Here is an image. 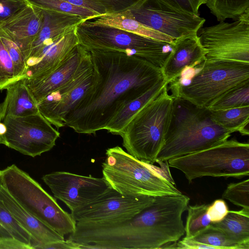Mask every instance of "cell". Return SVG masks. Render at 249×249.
<instances>
[{
    "label": "cell",
    "instance_id": "1",
    "mask_svg": "<svg viewBox=\"0 0 249 249\" xmlns=\"http://www.w3.org/2000/svg\"><path fill=\"white\" fill-rule=\"evenodd\" d=\"M94 80L89 90L67 114L65 126L82 134L105 127L126 104L164 79L160 67L124 53L91 50Z\"/></svg>",
    "mask_w": 249,
    "mask_h": 249
},
{
    "label": "cell",
    "instance_id": "2",
    "mask_svg": "<svg viewBox=\"0 0 249 249\" xmlns=\"http://www.w3.org/2000/svg\"><path fill=\"white\" fill-rule=\"evenodd\" d=\"M174 98L169 127L156 160L168 161L210 148L226 141L233 133L216 124L207 108Z\"/></svg>",
    "mask_w": 249,
    "mask_h": 249
},
{
    "label": "cell",
    "instance_id": "3",
    "mask_svg": "<svg viewBox=\"0 0 249 249\" xmlns=\"http://www.w3.org/2000/svg\"><path fill=\"white\" fill-rule=\"evenodd\" d=\"M174 99L166 85L134 116L120 135L127 153L144 162H156L170 124Z\"/></svg>",
    "mask_w": 249,
    "mask_h": 249
},
{
    "label": "cell",
    "instance_id": "4",
    "mask_svg": "<svg viewBox=\"0 0 249 249\" xmlns=\"http://www.w3.org/2000/svg\"><path fill=\"white\" fill-rule=\"evenodd\" d=\"M102 164L103 178L109 186L124 195L153 197L182 194L163 178L155 174L146 163L116 146L106 150Z\"/></svg>",
    "mask_w": 249,
    "mask_h": 249
},
{
    "label": "cell",
    "instance_id": "5",
    "mask_svg": "<svg viewBox=\"0 0 249 249\" xmlns=\"http://www.w3.org/2000/svg\"><path fill=\"white\" fill-rule=\"evenodd\" d=\"M1 185L27 211L62 236L73 233L76 221L56 200L15 164L0 170Z\"/></svg>",
    "mask_w": 249,
    "mask_h": 249
},
{
    "label": "cell",
    "instance_id": "6",
    "mask_svg": "<svg viewBox=\"0 0 249 249\" xmlns=\"http://www.w3.org/2000/svg\"><path fill=\"white\" fill-rule=\"evenodd\" d=\"M169 166L181 171L189 183L203 177L243 178L249 175V144L235 140L170 159Z\"/></svg>",
    "mask_w": 249,
    "mask_h": 249
},
{
    "label": "cell",
    "instance_id": "7",
    "mask_svg": "<svg viewBox=\"0 0 249 249\" xmlns=\"http://www.w3.org/2000/svg\"><path fill=\"white\" fill-rule=\"evenodd\" d=\"M198 69L188 84L170 83L173 97L207 108L231 89L249 82V63L205 60Z\"/></svg>",
    "mask_w": 249,
    "mask_h": 249
},
{
    "label": "cell",
    "instance_id": "8",
    "mask_svg": "<svg viewBox=\"0 0 249 249\" xmlns=\"http://www.w3.org/2000/svg\"><path fill=\"white\" fill-rule=\"evenodd\" d=\"M75 32L79 43L89 51L124 53L143 58L162 68L172 45L117 28L88 23L77 25Z\"/></svg>",
    "mask_w": 249,
    "mask_h": 249
},
{
    "label": "cell",
    "instance_id": "9",
    "mask_svg": "<svg viewBox=\"0 0 249 249\" xmlns=\"http://www.w3.org/2000/svg\"><path fill=\"white\" fill-rule=\"evenodd\" d=\"M126 10L143 25L174 40L197 35L206 20L168 0H140Z\"/></svg>",
    "mask_w": 249,
    "mask_h": 249
},
{
    "label": "cell",
    "instance_id": "10",
    "mask_svg": "<svg viewBox=\"0 0 249 249\" xmlns=\"http://www.w3.org/2000/svg\"><path fill=\"white\" fill-rule=\"evenodd\" d=\"M197 36L207 51L206 61L249 63V10L232 22L202 27Z\"/></svg>",
    "mask_w": 249,
    "mask_h": 249
},
{
    "label": "cell",
    "instance_id": "11",
    "mask_svg": "<svg viewBox=\"0 0 249 249\" xmlns=\"http://www.w3.org/2000/svg\"><path fill=\"white\" fill-rule=\"evenodd\" d=\"M5 131L3 144L33 157L50 151L60 132L39 112L3 119Z\"/></svg>",
    "mask_w": 249,
    "mask_h": 249
},
{
    "label": "cell",
    "instance_id": "12",
    "mask_svg": "<svg viewBox=\"0 0 249 249\" xmlns=\"http://www.w3.org/2000/svg\"><path fill=\"white\" fill-rule=\"evenodd\" d=\"M155 197L123 195L111 187L71 212L76 222H113L129 219L150 205Z\"/></svg>",
    "mask_w": 249,
    "mask_h": 249
},
{
    "label": "cell",
    "instance_id": "13",
    "mask_svg": "<svg viewBox=\"0 0 249 249\" xmlns=\"http://www.w3.org/2000/svg\"><path fill=\"white\" fill-rule=\"evenodd\" d=\"M93 80L90 53L69 82L38 103L39 112L57 128L64 126L65 117L85 95L92 85Z\"/></svg>",
    "mask_w": 249,
    "mask_h": 249
},
{
    "label": "cell",
    "instance_id": "14",
    "mask_svg": "<svg viewBox=\"0 0 249 249\" xmlns=\"http://www.w3.org/2000/svg\"><path fill=\"white\" fill-rule=\"evenodd\" d=\"M42 179L54 196L64 203L71 212L91 201L110 187L103 177L65 171L46 174Z\"/></svg>",
    "mask_w": 249,
    "mask_h": 249
},
{
    "label": "cell",
    "instance_id": "15",
    "mask_svg": "<svg viewBox=\"0 0 249 249\" xmlns=\"http://www.w3.org/2000/svg\"><path fill=\"white\" fill-rule=\"evenodd\" d=\"M43 20L42 9L28 4L0 22V37L14 41L27 63L31 45L41 28Z\"/></svg>",
    "mask_w": 249,
    "mask_h": 249
},
{
    "label": "cell",
    "instance_id": "16",
    "mask_svg": "<svg viewBox=\"0 0 249 249\" xmlns=\"http://www.w3.org/2000/svg\"><path fill=\"white\" fill-rule=\"evenodd\" d=\"M76 28V27H75ZM75 28L47 41L28 64L26 77L40 80L59 66L79 43Z\"/></svg>",
    "mask_w": 249,
    "mask_h": 249
},
{
    "label": "cell",
    "instance_id": "17",
    "mask_svg": "<svg viewBox=\"0 0 249 249\" xmlns=\"http://www.w3.org/2000/svg\"><path fill=\"white\" fill-rule=\"evenodd\" d=\"M206 53L197 34L175 40L161 68L164 80L168 85L177 80L188 70L194 69L201 64L206 59Z\"/></svg>",
    "mask_w": 249,
    "mask_h": 249
},
{
    "label": "cell",
    "instance_id": "18",
    "mask_svg": "<svg viewBox=\"0 0 249 249\" xmlns=\"http://www.w3.org/2000/svg\"><path fill=\"white\" fill-rule=\"evenodd\" d=\"M89 54L90 52L79 43L64 62L46 77L38 80L26 78L27 84L37 103L69 82Z\"/></svg>",
    "mask_w": 249,
    "mask_h": 249
},
{
    "label": "cell",
    "instance_id": "19",
    "mask_svg": "<svg viewBox=\"0 0 249 249\" xmlns=\"http://www.w3.org/2000/svg\"><path fill=\"white\" fill-rule=\"evenodd\" d=\"M0 201L17 221L30 233L32 249H40L43 246L65 240L23 208L2 186H0Z\"/></svg>",
    "mask_w": 249,
    "mask_h": 249
},
{
    "label": "cell",
    "instance_id": "20",
    "mask_svg": "<svg viewBox=\"0 0 249 249\" xmlns=\"http://www.w3.org/2000/svg\"><path fill=\"white\" fill-rule=\"evenodd\" d=\"M43 20L41 28L31 45L27 64L47 41L74 29L84 20L80 17L61 12L42 9Z\"/></svg>",
    "mask_w": 249,
    "mask_h": 249
},
{
    "label": "cell",
    "instance_id": "21",
    "mask_svg": "<svg viewBox=\"0 0 249 249\" xmlns=\"http://www.w3.org/2000/svg\"><path fill=\"white\" fill-rule=\"evenodd\" d=\"M6 96L0 104L2 120L7 117H22L39 112L38 103L23 77L5 89Z\"/></svg>",
    "mask_w": 249,
    "mask_h": 249
},
{
    "label": "cell",
    "instance_id": "22",
    "mask_svg": "<svg viewBox=\"0 0 249 249\" xmlns=\"http://www.w3.org/2000/svg\"><path fill=\"white\" fill-rule=\"evenodd\" d=\"M85 21L91 24L111 26L171 44L174 42L169 36L135 20L126 10L119 13L104 14Z\"/></svg>",
    "mask_w": 249,
    "mask_h": 249
},
{
    "label": "cell",
    "instance_id": "23",
    "mask_svg": "<svg viewBox=\"0 0 249 249\" xmlns=\"http://www.w3.org/2000/svg\"><path fill=\"white\" fill-rule=\"evenodd\" d=\"M166 85L168 84L166 81L162 79L142 95L126 104L113 117L105 130L120 135L134 116L149 101L158 96Z\"/></svg>",
    "mask_w": 249,
    "mask_h": 249
},
{
    "label": "cell",
    "instance_id": "24",
    "mask_svg": "<svg viewBox=\"0 0 249 249\" xmlns=\"http://www.w3.org/2000/svg\"><path fill=\"white\" fill-rule=\"evenodd\" d=\"M212 224L222 231L239 249H249V209L229 211L221 221Z\"/></svg>",
    "mask_w": 249,
    "mask_h": 249
},
{
    "label": "cell",
    "instance_id": "25",
    "mask_svg": "<svg viewBox=\"0 0 249 249\" xmlns=\"http://www.w3.org/2000/svg\"><path fill=\"white\" fill-rule=\"evenodd\" d=\"M210 111L214 122L222 127L249 135V106L226 110Z\"/></svg>",
    "mask_w": 249,
    "mask_h": 249
},
{
    "label": "cell",
    "instance_id": "26",
    "mask_svg": "<svg viewBox=\"0 0 249 249\" xmlns=\"http://www.w3.org/2000/svg\"><path fill=\"white\" fill-rule=\"evenodd\" d=\"M14 239L30 246L33 239L0 201V240Z\"/></svg>",
    "mask_w": 249,
    "mask_h": 249
},
{
    "label": "cell",
    "instance_id": "27",
    "mask_svg": "<svg viewBox=\"0 0 249 249\" xmlns=\"http://www.w3.org/2000/svg\"><path fill=\"white\" fill-rule=\"evenodd\" d=\"M205 4L219 22L235 20L249 10V0H206Z\"/></svg>",
    "mask_w": 249,
    "mask_h": 249
},
{
    "label": "cell",
    "instance_id": "28",
    "mask_svg": "<svg viewBox=\"0 0 249 249\" xmlns=\"http://www.w3.org/2000/svg\"><path fill=\"white\" fill-rule=\"evenodd\" d=\"M249 106V82H248L226 92L206 108L211 111H216Z\"/></svg>",
    "mask_w": 249,
    "mask_h": 249
},
{
    "label": "cell",
    "instance_id": "29",
    "mask_svg": "<svg viewBox=\"0 0 249 249\" xmlns=\"http://www.w3.org/2000/svg\"><path fill=\"white\" fill-rule=\"evenodd\" d=\"M27 2L41 9L67 13L80 17L84 20L100 15L85 8L76 6L62 0H25Z\"/></svg>",
    "mask_w": 249,
    "mask_h": 249
},
{
    "label": "cell",
    "instance_id": "30",
    "mask_svg": "<svg viewBox=\"0 0 249 249\" xmlns=\"http://www.w3.org/2000/svg\"><path fill=\"white\" fill-rule=\"evenodd\" d=\"M208 206L205 204L188 206L184 238H194L212 224L207 214Z\"/></svg>",
    "mask_w": 249,
    "mask_h": 249
},
{
    "label": "cell",
    "instance_id": "31",
    "mask_svg": "<svg viewBox=\"0 0 249 249\" xmlns=\"http://www.w3.org/2000/svg\"><path fill=\"white\" fill-rule=\"evenodd\" d=\"M194 240L203 243L215 249H239L220 230L212 223L193 238Z\"/></svg>",
    "mask_w": 249,
    "mask_h": 249
},
{
    "label": "cell",
    "instance_id": "32",
    "mask_svg": "<svg viewBox=\"0 0 249 249\" xmlns=\"http://www.w3.org/2000/svg\"><path fill=\"white\" fill-rule=\"evenodd\" d=\"M20 78L0 38V90Z\"/></svg>",
    "mask_w": 249,
    "mask_h": 249
},
{
    "label": "cell",
    "instance_id": "33",
    "mask_svg": "<svg viewBox=\"0 0 249 249\" xmlns=\"http://www.w3.org/2000/svg\"><path fill=\"white\" fill-rule=\"evenodd\" d=\"M222 197L242 208L249 209V179L229 184Z\"/></svg>",
    "mask_w": 249,
    "mask_h": 249
},
{
    "label": "cell",
    "instance_id": "34",
    "mask_svg": "<svg viewBox=\"0 0 249 249\" xmlns=\"http://www.w3.org/2000/svg\"><path fill=\"white\" fill-rule=\"evenodd\" d=\"M16 69L21 78L26 77L28 66L24 56L19 47L12 40L0 37Z\"/></svg>",
    "mask_w": 249,
    "mask_h": 249
},
{
    "label": "cell",
    "instance_id": "35",
    "mask_svg": "<svg viewBox=\"0 0 249 249\" xmlns=\"http://www.w3.org/2000/svg\"><path fill=\"white\" fill-rule=\"evenodd\" d=\"M228 207L226 202L222 199L214 200L209 205L207 214L212 223H217L221 221L229 213Z\"/></svg>",
    "mask_w": 249,
    "mask_h": 249
},
{
    "label": "cell",
    "instance_id": "36",
    "mask_svg": "<svg viewBox=\"0 0 249 249\" xmlns=\"http://www.w3.org/2000/svg\"><path fill=\"white\" fill-rule=\"evenodd\" d=\"M25 0H0V22L26 6Z\"/></svg>",
    "mask_w": 249,
    "mask_h": 249
},
{
    "label": "cell",
    "instance_id": "37",
    "mask_svg": "<svg viewBox=\"0 0 249 249\" xmlns=\"http://www.w3.org/2000/svg\"><path fill=\"white\" fill-rule=\"evenodd\" d=\"M106 8L107 13H116L125 11L140 0H98Z\"/></svg>",
    "mask_w": 249,
    "mask_h": 249
},
{
    "label": "cell",
    "instance_id": "38",
    "mask_svg": "<svg viewBox=\"0 0 249 249\" xmlns=\"http://www.w3.org/2000/svg\"><path fill=\"white\" fill-rule=\"evenodd\" d=\"M73 5L85 8L91 10L98 15L107 13L104 6L98 0H62Z\"/></svg>",
    "mask_w": 249,
    "mask_h": 249
},
{
    "label": "cell",
    "instance_id": "39",
    "mask_svg": "<svg viewBox=\"0 0 249 249\" xmlns=\"http://www.w3.org/2000/svg\"><path fill=\"white\" fill-rule=\"evenodd\" d=\"M156 162L158 163L160 167L155 166L153 164L145 163L148 168L154 173L163 178L173 185H175L174 180L170 172L168 161L157 160Z\"/></svg>",
    "mask_w": 249,
    "mask_h": 249
},
{
    "label": "cell",
    "instance_id": "40",
    "mask_svg": "<svg viewBox=\"0 0 249 249\" xmlns=\"http://www.w3.org/2000/svg\"><path fill=\"white\" fill-rule=\"evenodd\" d=\"M177 5L183 9L193 13L199 15L198 11L200 7L206 4V0H168Z\"/></svg>",
    "mask_w": 249,
    "mask_h": 249
},
{
    "label": "cell",
    "instance_id": "41",
    "mask_svg": "<svg viewBox=\"0 0 249 249\" xmlns=\"http://www.w3.org/2000/svg\"><path fill=\"white\" fill-rule=\"evenodd\" d=\"M176 249H215L212 246L201 243L192 239L184 238L182 240L176 243Z\"/></svg>",
    "mask_w": 249,
    "mask_h": 249
},
{
    "label": "cell",
    "instance_id": "42",
    "mask_svg": "<svg viewBox=\"0 0 249 249\" xmlns=\"http://www.w3.org/2000/svg\"><path fill=\"white\" fill-rule=\"evenodd\" d=\"M80 249V245L69 239L58 242H55L46 244L41 247L40 249Z\"/></svg>",
    "mask_w": 249,
    "mask_h": 249
},
{
    "label": "cell",
    "instance_id": "43",
    "mask_svg": "<svg viewBox=\"0 0 249 249\" xmlns=\"http://www.w3.org/2000/svg\"><path fill=\"white\" fill-rule=\"evenodd\" d=\"M0 249H31L30 246L14 239H8L0 240Z\"/></svg>",
    "mask_w": 249,
    "mask_h": 249
},
{
    "label": "cell",
    "instance_id": "44",
    "mask_svg": "<svg viewBox=\"0 0 249 249\" xmlns=\"http://www.w3.org/2000/svg\"><path fill=\"white\" fill-rule=\"evenodd\" d=\"M2 118L1 117L0 110V144H3V135L4 133L5 128L4 125L2 122H1Z\"/></svg>",
    "mask_w": 249,
    "mask_h": 249
},
{
    "label": "cell",
    "instance_id": "45",
    "mask_svg": "<svg viewBox=\"0 0 249 249\" xmlns=\"http://www.w3.org/2000/svg\"><path fill=\"white\" fill-rule=\"evenodd\" d=\"M1 185V181H0V186Z\"/></svg>",
    "mask_w": 249,
    "mask_h": 249
}]
</instances>
